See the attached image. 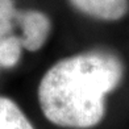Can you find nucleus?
<instances>
[{
	"label": "nucleus",
	"instance_id": "nucleus-1",
	"mask_svg": "<svg viewBox=\"0 0 129 129\" xmlns=\"http://www.w3.org/2000/svg\"><path fill=\"white\" fill-rule=\"evenodd\" d=\"M121 58L104 49L61 58L44 73L37 87L41 115L59 129H96L107 117L108 98L122 83Z\"/></svg>",
	"mask_w": 129,
	"mask_h": 129
},
{
	"label": "nucleus",
	"instance_id": "nucleus-5",
	"mask_svg": "<svg viewBox=\"0 0 129 129\" xmlns=\"http://www.w3.org/2000/svg\"><path fill=\"white\" fill-rule=\"evenodd\" d=\"M0 129H37L16 100L0 95Z\"/></svg>",
	"mask_w": 129,
	"mask_h": 129
},
{
	"label": "nucleus",
	"instance_id": "nucleus-2",
	"mask_svg": "<svg viewBox=\"0 0 129 129\" xmlns=\"http://www.w3.org/2000/svg\"><path fill=\"white\" fill-rule=\"evenodd\" d=\"M13 0H0V67L15 69L22 58Z\"/></svg>",
	"mask_w": 129,
	"mask_h": 129
},
{
	"label": "nucleus",
	"instance_id": "nucleus-4",
	"mask_svg": "<svg viewBox=\"0 0 129 129\" xmlns=\"http://www.w3.org/2000/svg\"><path fill=\"white\" fill-rule=\"evenodd\" d=\"M75 9L102 21H117L129 11V0H69Z\"/></svg>",
	"mask_w": 129,
	"mask_h": 129
},
{
	"label": "nucleus",
	"instance_id": "nucleus-3",
	"mask_svg": "<svg viewBox=\"0 0 129 129\" xmlns=\"http://www.w3.org/2000/svg\"><path fill=\"white\" fill-rule=\"evenodd\" d=\"M16 21L22 49L29 53L42 49L51 30L49 16L37 9H17Z\"/></svg>",
	"mask_w": 129,
	"mask_h": 129
}]
</instances>
